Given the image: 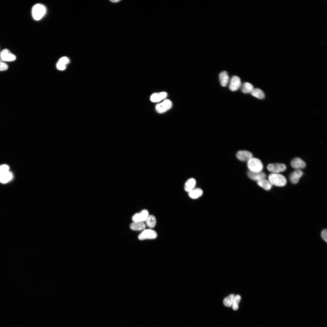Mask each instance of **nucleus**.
<instances>
[{
    "instance_id": "1",
    "label": "nucleus",
    "mask_w": 327,
    "mask_h": 327,
    "mask_svg": "<svg viewBox=\"0 0 327 327\" xmlns=\"http://www.w3.org/2000/svg\"><path fill=\"white\" fill-rule=\"evenodd\" d=\"M247 167L249 171L252 172H259L262 171L263 164L259 159L252 157L247 161Z\"/></svg>"
},
{
    "instance_id": "2",
    "label": "nucleus",
    "mask_w": 327,
    "mask_h": 327,
    "mask_svg": "<svg viewBox=\"0 0 327 327\" xmlns=\"http://www.w3.org/2000/svg\"><path fill=\"white\" fill-rule=\"evenodd\" d=\"M268 180L272 185L277 187L284 186L287 183L285 176L279 173H271L269 176Z\"/></svg>"
},
{
    "instance_id": "3",
    "label": "nucleus",
    "mask_w": 327,
    "mask_h": 327,
    "mask_svg": "<svg viewBox=\"0 0 327 327\" xmlns=\"http://www.w3.org/2000/svg\"><path fill=\"white\" fill-rule=\"evenodd\" d=\"M46 10V8L44 5L41 4H35L32 9L33 18L35 20H40L45 15Z\"/></svg>"
},
{
    "instance_id": "4",
    "label": "nucleus",
    "mask_w": 327,
    "mask_h": 327,
    "mask_svg": "<svg viewBox=\"0 0 327 327\" xmlns=\"http://www.w3.org/2000/svg\"><path fill=\"white\" fill-rule=\"evenodd\" d=\"M157 236V233L154 230L151 229L144 230L138 236V238L140 240H144L147 239H155Z\"/></svg>"
},
{
    "instance_id": "5",
    "label": "nucleus",
    "mask_w": 327,
    "mask_h": 327,
    "mask_svg": "<svg viewBox=\"0 0 327 327\" xmlns=\"http://www.w3.org/2000/svg\"><path fill=\"white\" fill-rule=\"evenodd\" d=\"M268 171L273 173H279L285 171L286 169L285 164L282 163L269 164L267 167Z\"/></svg>"
},
{
    "instance_id": "6",
    "label": "nucleus",
    "mask_w": 327,
    "mask_h": 327,
    "mask_svg": "<svg viewBox=\"0 0 327 327\" xmlns=\"http://www.w3.org/2000/svg\"><path fill=\"white\" fill-rule=\"evenodd\" d=\"M172 105L171 101L168 99H166L162 103L157 104L156 107V110L158 113H163L170 109Z\"/></svg>"
},
{
    "instance_id": "7",
    "label": "nucleus",
    "mask_w": 327,
    "mask_h": 327,
    "mask_svg": "<svg viewBox=\"0 0 327 327\" xmlns=\"http://www.w3.org/2000/svg\"><path fill=\"white\" fill-rule=\"evenodd\" d=\"M149 215L148 211L146 209H144L140 213L134 214L132 217V220L133 222H144L145 221Z\"/></svg>"
},
{
    "instance_id": "8",
    "label": "nucleus",
    "mask_w": 327,
    "mask_h": 327,
    "mask_svg": "<svg viewBox=\"0 0 327 327\" xmlns=\"http://www.w3.org/2000/svg\"><path fill=\"white\" fill-rule=\"evenodd\" d=\"M0 58L2 61H12L16 59V56L7 49H4L1 52Z\"/></svg>"
},
{
    "instance_id": "9",
    "label": "nucleus",
    "mask_w": 327,
    "mask_h": 327,
    "mask_svg": "<svg viewBox=\"0 0 327 327\" xmlns=\"http://www.w3.org/2000/svg\"><path fill=\"white\" fill-rule=\"evenodd\" d=\"M237 159L242 161H247L253 157L252 153L246 150H240L238 151L236 154Z\"/></svg>"
},
{
    "instance_id": "10",
    "label": "nucleus",
    "mask_w": 327,
    "mask_h": 327,
    "mask_svg": "<svg viewBox=\"0 0 327 327\" xmlns=\"http://www.w3.org/2000/svg\"><path fill=\"white\" fill-rule=\"evenodd\" d=\"M241 85V83L239 78L236 76H234L231 79L229 88L231 91H235L239 88Z\"/></svg>"
},
{
    "instance_id": "11",
    "label": "nucleus",
    "mask_w": 327,
    "mask_h": 327,
    "mask_svg": "<svg viewBox=\"0 0 327 327\" xmlns=\"http://www.w3.org/2000/svg\"><path fill=\"white\" fill-rule=\"evenodd\" d=\"M291 165L296 170H301L305 168L306 164L305 162L300 158L296 157L291 161Z\"/></svg>"
},
{
    "instance_id": "12",
    "label": "nucleus",
    "mask_w": 327,
    "mask_h": 327,
    "mask_svg": "<svg viewBox=\"0 0 327 327\" xmlns=\"http://www.w3.org/2000/svg\"><path fill=\"white\" fill-rule=\"evenodd\" d=\"M247 174L248 177L250 179L257 182L265 179L266 177V174L262 171L259 172H252L249 171Z\"/></svg>"
},
{
    "instance_id": "13",
    "label": "nucleus",
    "mask_w": 327,
    "mask_h": 327,
    "mask_svg": "<svg viewBox=\"0 0 327 327\" xmlns=\"http://www.w3.org/2000/svg\"><path fill=\"white\" fill-rule=\"evenodd\" d=\"M303 174V172L301 170H296L293 172L289 176L290 181L293 184L297 183Z\"/></svg>"
},
{
    "instance_id": "14",
    "label": "nucleus",
    "mask_w": 327,
    "mask_h": 327,
    "mask_svg": "<svg viewBox=\"0 0 327 327\" xmlns=\"http://www.w3.org/2000/svg\"><path fill=\"white\" fill-rule=\"evenodd\" d=\"M69 62L70 60L67 57H63L59 60L57 63V68L60 70H64L66 68V65Z\"/></svg>"
},
{
    "instance_id": "15",
    "label": "nucleus",
    "mask_w": 327,
    "mask_h": 327,
    "mask_svg": "<svg viewBox=\"0 0 327 327\" xmlns=\"http://www.w3.org/2000/svg\"><path fill=\"white\" fill-rule=\"evenodd\" d=\"M167 93L165 92L154 93L150 96V100L153 102H158L166 97Z\"/></svg>"
},
{
    "instance_id": "16",
    "label": "nucleus",
    "mask_w": 327,
    "mask_h": 327,
    "mask_svg": "<svg viewBox=\"0 0 327 327\" xmlns=\"http://www.w3.org/2000/svg\"><path fill=\"white\" fill-rule=\"evenodd\" d=\"M220 84L223 87H226L228 83L229 77L227 71H224L221 72L219 75Z\"/></svg>"
},
{
    "instance_id": "17",
    "label": "nucleus",
    "mask_w": 327,
    "mask_h": 327,
    "mask_svg": "<svg viewBox=\"0 0 327 327\" xmlns=\"http://www.w3.org/2000/svg\"><path fill=\"white\" fill-rule=\"evenodd\" d=\"M130 227L132 230L139 231L144 230L146 225L143 222H133L130 224Z\"/></svg>"
},
{
    "instance_id": "18",
    "label": "nucleus",
    "mask_w": 327,
    "mask_h": 327,
    "mask_svg": "<svg viewBox=\"0 0 327 327\" xmlns=\"http://www.w3.org/2000/svg\"><path fill=\"white\" fill-rule=\"evenodd\" d=\"M196 184V181L193 178L189 179L186 182L184 185V190L186 191L189 192L193 189Z\"/></svg>"
},
{
    "instance_id": "19",
    "label": "nucleus",
    "mask_w": 327,
    "mask_h": 327,
    "mask_svg": "<svg viewBox=\"0 0 327 327\" xmlns=\"http://www.w3.org/2000/svg\"><path fill=\"white\" fill-rule=\"evenodd\" d=\"M203 193V191L201 189L194 188L189 192V196L191 198L196 199L200 197Z\"/></svg>"
},
{
    "instance_id": "20",
    "label": "nucleus",
    "mask_w": 327,
    "mask_h": 327,
    "mask_svg": "<svg viewBox=\"0 0 327 327\" xmlns=\"http://www.w3.org/2000/svg\"><path fill=\"white\" fill-rule=\"evenodd\" d=\"M257 184L259 186L266 190H270L272 186L269 181L265 179L257 181Z\"/></svg>"
},
{
    "instance_id": "21",
    "label": "nucleus",
    "mask_w": 327,
    "mask_h": 327,
    "mask_svg": "<svg viewBox=\"0 0 327 327\" xmlns=\"http://www.w3.org/2000/svg\"><path fill=\"white\" fill-rule=\"evenodd\" d=\"M146 225L150 228H153L156 223V219L155 216L152 215L148 216L146 221Z\"/></svg>"
},
{
    "instance_id": "22",
    "label": "nucleus",
    "mask_w": 327,
    "mask_h": 327,
    "mask_svg": "<svg viewBox=\"0 0 327 327\" xmlns=\"http://www.w3.org/2000/svg\"><path fill=\"white\" fill-rule=\"evenodd\" d=\"M254 89L253 85L250 83L246 82L244 83L241 86L242 91L245 94L250 93Z\"/></svg>"
},
{
    "instance_id": "23",
    "label": "nucleus",
    "mask_w": 327,
    "mask_h": 327,
    "mask_svg": "<svg viewBox=\"0 0 327 327\" xmlns=\"http://www.w3.org/2000/svg\"><path fill=\"white\" fill-rule=\"evenodd\" d=\"M251 94L253 96L259 99H263L265 97L264 92L259 88H254Z\"/></svg>"
},
{
    "instance_id": "24",
    "label": "nucleus",
    "mask_w": 327,
    "mask_h": 327,
    "mask_svg": "<svg viewBox=\"0 0 327 327\" xmlns=\"http://www.w3.org/2000/svg\"><path fill=\"white\" fill-rule=\"evenodd\" d=\"M12 177V173L9 171L0 176V182L6 183L10 180Z\"/></svg>"
},
{
    "instance_id": "25",
    "label": "nucleus",
    "mask_w": 327,
    "mask_h": 327,
    "mask_svg": "<svg viewBox=\"0 0 327 327\" xmlns=\"http://www.w3.org/2000/svg\"><path fill=\"white\" fill-rule=\"evenodd\" d=\"M235 296L234 294H231L225 298L223 301L224 305L227 307H231L232 306Z\"/></svg>"
},
{
    "instance_id": "26",
    "label": "nucleus",
    "mask_w": 327,
    "mask_h": 327,
    "mask_svg": "<svg viewBox=\"0 0 327 327\" xmlns=\"http://www.w3.org/2000/svg\"><path fill=\"white\" fill-rule=\"evenodd\" d=\"M241 299V297L239 295L235 296L232 305V309L235 310L238 309V304Z\"/></svg>"
},
{
    "instance_id": "27",
    "label": "nucleus",
    "mask_w": 327,
    "mask_h": 327,
    "mask_svg": "<svg viewBox=\"0 0 327 327\" xmlns=\"http://www.w3.org/2000/svg\"><path fill=\"white\" fill-rule=\"evenodd\" d=\"M9 169V167L6 165H1L0 166V176L8 172Z\"/></svg>"
},
{
    "instance_id": "28",
    "label": "nucleus",
    "mask_w": 327,
    "mask_h": 327,
    "mask_svg": "<svg viewBox=\"0 0 327 327\" xmlns=\"http://www.w3.org/2000/svg\"><path fill=\"white\" fill-rule=\"evenodd\" d=\"M8 68V64L0 60V71L7 70Z\"/></svg>"
},
{
    "instance_id": "29",
    "label": "nucleus",
    "mask_w": 327,
    "mask_h": 327,
    "mask_svg": "<svg viewBox=\"0 0 327 327\" xmlns=\"http://www.w3.org/2000/svg\"><path fill=\"white\" fill-rule=\"evenodd\" d=\"M321 236L323 240L327 242V231L326 229L322 231L321 233Z\"/></svg>"
}]
</instances>
